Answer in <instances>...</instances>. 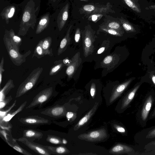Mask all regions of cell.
Masks as SVG:
<instances>
[{"mask_svg": "<svg viewBox=\"0 0 155 155\" xmlns=\"http://www.w3.org/2000/svg\"><path fill=\"white\" fill-rule=\"evenodd\" d=\"M3 39L7 53L13 63L15 65L20 66L25 62L26 57L30 55L31 51L29 50L24 54H21L13 47L7 32H5Z\"/></svg>", "mask_w": 155, "mask_h": 155, "instance_id": "cell-1", "label": "cell"}, {"mask_svg": "<svg viewBox=\"0 0 155 155\" xmlns=\"http://www.w3.org/2000/svg\"><path fill=\"white\" fill-rule=\"evenodd\" d=\"M155 100V96L152 94L147 95L144 98L140 108L138 111L136 117L140 125L143 127L146 125L149 114Z\"/></svg>", "mask_w": 155, "mask_h": 155, "instance_id": "cell-2", "label": "cell"}, {"mask_svg": "<svg viewBox=\"0 0 155 155\" xmlns=\"http://www.w3.org/2000/svg\"><path fill=\"white\" fill-rule=\"evenodd\" d=\"M43 70L42 68L38 67L31 72L26 79L19 86L16 92L15 97H21L34 86Z\"/></svg>", "mask_w": 155, "mask_h": 155, "instance_id": "cell-3", "label": "cell"}, {"mask_svg": "<svg viewBox=\"0 0 155 155\" xmlns=\"http://www.w3.org/2000/svg\"><path fill=\"white\" fill-rule=\"evenodd\" d=\"M107 137L106 130L102 128L81 134L78 137L79 139L90 142H96L103 140Z\"/></svg>", "mask_w": 155, "mask_h": 155, "instance_id": "cell-4", "label": "cell"}, {"mask_svg": "<svg viewBox=\"0 0 155 155\" xmlns=\"http://www.w3.org/2000/svg\"><path fill=\"white\" fill-rule=\"evenodd\" d=\"M82 40L84 54L87 57L91 54L94 51V39L91 31L87 29L85 31Z\"/></svg>", "mask_w": 155, "mask_h": 155, "instance_id": "cell-5", "label": "cell"}, {"mask_svg": "<svg viewBox=\"0 0 155 155\" xmlns=\"http://www.w3.org/2000/svg\"><path fill=\"white\" fill-rule=\"evenodd\" d=\"M52 92V87H50L43 90L35 97L32 101L26 108H28L35 107L45 102L51 96Z\"/></svg>", "mask_w": 155, "mask_h": 155, "instance_id": "cell-6", "label": "cell"}, {"mask_svg": "<svg viewBox=\"0 0 155 155\" xmlns=\"http://www.w3.org/2000/svg\"><path fill=\"white\" fill-rule=\"evenodd\" d=\"M17 141L24 144L36 153L42 155H49L50 154L42 145L33 143L27 138L22 137L17 139Z\"/></svg>", "mask_w": 155, "mask_h": 155, "instance_id": "cell-7", "label": "cell"}, {"mask_svg": "<svg viewBox=\"0 0 155 155\" xmlns=\"http://www.w3.org/2000/svg\"><path fill=\"white\" fill-rule=\"evenodd\" d=\"M80 54L79 52H77L72 58L70 64L68 66L66 72L69 79L72 77L81 62Z\"/></svg>", "mask_w": 155, "mask_h": 155, "instance_id": "cell-8", "label": "cell"}, {"mask_svg": "<svg viewBox=\"0 0 155 155\" xmlns=\"http://www.w3.org/2000/svg\"><path fill=\"white\" fill-rule=\"evenodd\" d=\"M140 86V84L136 85L128 92L124 97L121 102L120 109L122 110H125L130 106V103Z\"/></svg>", "mask_w": 155, "mask_h": 155, "instance_id": "cell-9", "label": "cell"}, {"mask_svg": "<svg viewBox=\"0 0 155 155\" xmlns=\"http://www.w3.org/2000/svg\"><path fill=\"white\" fill-rule=\"evenodd\" d=\"M113 154L127 153L129 155L135 154L134 150L132 147L126 145L119 144L113 147L109 151Z\"/></svg>", "mask_w": 155, "mask_h": 155, "instance_id": "cell-10", "label": "cell"}, {"mask_svg": "<svg viewBox=\"0 0 155 155\" xmlns=\"http://www.w3.org/2000/svg\"><path fill=\"white\" fill-rule=\"evenodd\" d=\"M21 123L28 125H39L48 124L49 120L38 116H31L22 118L20 119Z\"/></svg>", "mask_w": 155, "mask_h": 155, "instance_id": "cell-11", "label": "cell"}, {"mask_svg": "<svg viewBox=\"0 0 155 155\" xmlns=\"http://www.w3.org/2000/svg\"><path fill=\"white\" fill-rule=\"evenodd\" d=\"M132 81L130 79L119 85L113 91L110 99V102L111 103L120 96Z\"/></svg>", "mask_w": 155, "mask_h": 155, "instance_id": "cell-12", "label": "cell"}, {"mask_svg": "<svg viewBox=\"0 0 155 155\" xmlns=\"http://www.w3.org/2000/svg\"><path fill=\"white\" fill-rule=\"evenodd\" d=\"M99 103H96L94 106L75 125L74 130H76L86 123L96 111Z\"/></svg>", "mask_w": 155, "mask_h": 155, "instance_id": "cell-13", "label": "cell"}, {"mask_svg": "<svg viewBox=\"0 0 155 155\" xmlns=\"http://www.w3.org/2000/svg\"><path fill=\"white\" fill-rule=\"evenodd\" d=\"M65 109L63 107L56 106L48 109L41 113L51 117H57L63 115Z\"/></svg>", "mask_w": 155, "mask_h": 155, "instance_id": "cell-14", "label": "cell"}, {"mask_svg": "<svg viewBox=\"0 0 155 155\" xmlns=\"http://www.w3.org/2000/svg\"><path fill=\"white\" fill-rule=\"evenodd\" d=\"M69 4H67L62 9L58 18V27L61 31L64 27L68 16Z\"/></svg>", "mask_w": 155, "mask_h": 155, "instance_id": "cell-15", "label": "cell"}, {"mask_svg": "<svg viewBox=\"0 0 155 155\" xmlns=\"http://www.w3.org/2000/svg\"><path fill=\"white\" fill-rule=\"evenodd\" d=\"M72 25H71L68 29L65 36L60 42L59 47L58 51V55H60L66 49L68 46L70 44L71 38L70 37V32Z\"/></svg>", "mask_w": 155, "mask_h": 155, "instance_id": "cell-16", "label": "cell"}, {"mask_svg": "<svg viewBox=\"0 0 155 155\" xmlns=\"http://www.w3.org/2000/svg\"><path fill=\"white\" fill-rule=\"evenodd\" d=\"M8 34L13 47L19 51V47L22 44V39L15 35L13 30H11Z\"/></svg>", "mask_w": 155, "mask_h": 155, "instance_id": "cell-17", "label": "cell"}, {"mask_svg": "<svg viewBox=\"0 0 155 155\" xmlns=\"http://www.w3.org/2000/svg\"><path fill=\"white\" fill-rule=\"evenodd\" d=\"M42 146L47 150L50 153L64 154L68 153L69 152L66 147L63 146L54 147L48 146Z\"/></svg>", "mask_w": 155, "mask_h": 155, "instance_id": "cell-18", "label": "cell"}, {"mask_svg": "<svg viewBox=\"0 0 155 155\" xmlns=\"http://www.w3.org/2000/svg\"><path fill=\"white\" fill-rule=\"evenodd\" d=\"M15 87L13 80L11 79L9 80L5 85L0 91V100L1 101L4 100L6 95L11 89Z\"/></svg>", "mask_w": 155, "mask_h": 155, "instance_id": "cell-19", "label": "cell"}, {"mask_svg": "<svg viewBox=\"0 0 155 155\" xmlns=\"http://www.w3.org/2000/svg\"><path fill=\"white\" fill-rule=\"evenodd\" d=\"M52 40L50 37H47L43 39L42 48L45 55H53L52 49L51 48Z\"/></svg>", "mask_w": 155, "mask_h": 155, "instance_id": "cell-20", "label": "cell"}, {"mask_svg": "<svg viewBox=\"0 0 155 155\" xmlns=\"http://www.w3.org/2000/svg\"><path fill=\"white\" fill-rule=\"evenodd\" d=\"M42 136L43 134L40 132L33 130H24L23 137L27 139H40Z\"/></svg>", "mask_w": 155, "mask_h": 155, "instance_id": "cell-21", "label": "cell"}, {"mask_svg": "<svg viewBox=\"0 0 155 155\" xmlns=\"http://www.w3.org/2000/svg\"><path fill=\"white\" fill-rule=\"evenodd\" d=\"M43 39L40 40L35 47L33 54L32 57L35 56L40 58L45 55L42 48Z\"/></svg>", "mask_w": 155, "mask_h": 155, "instance_id": "cell-22", "label": "cell"}, {"mask_svg": "<svg viewBox=\"0 0 155 155\" xmlns=\"http://www.w3.org/2000/svg\"><path fill=\"white\" fill-rule=\"evenodd\" d=\"M127 5L137 13H140L141 9L138 0H124Z\"/></svg>", "mask_w": 155, "mask_h": 155, "instance_id": "cell-23", "label": "cell"}, {"mask_svg": "<svg viewBox=\"0 0 155 155\" xmlns=\"http://www.w3.org/2000/svg\"><path fill=\"white\" fill-rule=\"evenodd\" d=\"M48 23V17L47 16L43 17L40 21L36 30V33L39 34L47 27Z\"/></svg>", "mask_w": 155, "mask_h": 155, "instance_id": "cell-24", "label": "cell"}, {"mask_svg": "<svg viewBox=\"0 0 155 155\" xmlns=\"http://www.w3.org/2000/svg\"><path fill=\"white\" fill-rule=\"evenodd\" d=\"M27 101H25L16 110L8 114L2 119V120L5 122H8L16 114L21 111L25 106Z\"/></svg>", "mask_w": 155, "mask_h": 155, "instance_id": "cell-25", "label": "cell"}, {"mask_svg": "<svg viewBox=\"0 0 155 155\" xmlns=\"http://www.w3.org/2000/svg\"><path fill=\"white\" fill-rule=\"evenodd\" d=\"M119 20L123 28L126 31L128 32L135 31V29L134 26L128 21L122 18H120Z\"/></svg>", "mask_w": 155, "mask_h": 155, "instance_id": "cell-26", "label": "cell"}, {"mask_svg": "<svg viewBox=\"0 0 155 155\" xmlns=\"http://www.w3.org/2000/svg\"><path fill=\"white\" fill-rule=\"evenodd\" d=\"M107 27L124 32L122 26L120 22L116 21H107L105 25Z\"/></svg>", "mask_w": 155, "mask_h": 155, "instance_id": "cell-27", "label": "cell"}, {"mask_svg": "<svg viewBox=\"0 0 155 155\" xmlns=\"http://www.w3.org/2000/svg\"><path fill=\"white\" fill-rule=\"evenodd\" d=\"M100 29L103 31L107 32L110 35L118 36H122L124 32L120 31L109 28L104 25L101 26Z\"/></svg>", "mask_w": 155, "mask_h": 155, "instance_id": "cell-28", "label": "cell"}, {"mask_svg": "<svg viewBox=\"0 0 155 155\" xmlns=\"http://www.w3.org/2000/svg\"><path fill=\"white\" fill-rule=\"evenodd\" d=\"M13 142L12 143H9L7 142L9 146L12 147L14 149L19 152V153L25 155H31V154L26 151L22 147H21L15 141L13 140Z\"/></svg>", "mask_w": 155, "mask_h": 155, "instance_id": "cell-29", "label": "cell"}, {"mask_svg": "<svg viewBox=\"0 0 155 155\" xmlns=\"http://www.w3.org/2000/svg\"><path fill=\"white\" fill-rule=\"evenodd\" d=\"M64 65L62 61L55 64L50 69L49 75L51 76L56 74Z\"/></svg>", "mask_w": 155, "mask_h": 155, "instance_id": "cell-30", "label": "cell"}, {"mask_svg": "<svg viewBox=\"0 0 155 155\" xmlns=\"http://www.w3.org/2000/svg\"><path fill=\"white\" fill-rule=\"evenodd\" d=\"M46 140L54 144H61L63 143V140L56 136L51 135H48L46 139Z\"/></svg>", "mask_w": 155, "mask_h": 155, "instance_id": "cell-31", "label": "cell"}, {"mask_svg": "<svg viewBox=\"0 0 155 155\" xmlns=\"http://www.w3.org/2000/svg\"><path fill=\"white\" fill-rule=\"evenodd\" d=\"M144 148L147 151H155V140L147 143L145 146Z\"/></svg>", "mask_w": 155, "mask_h": 155, "instance_id": "cell-32", "label": "cell"}, {"mask_svg": "<svg viewBox=\"0 0 155 155\" xmlns=\"http://www.w3.org/2000/svg\"><path fill=\"white\" fill-rule=\"evenodd\" d=\"M145 138L147 139L155 138V127L149 130L146 134Z\"/></svg>", "mask_w": 155, "mask_h": 155, "instance_id": "cell-33", "label": "cell"}, {"mask_svg": "<svg viewBox=\"0 0 155 155\" xmlns=\"http://www.w3.org/2000/svg\"><path fill=\"white\" fill-rule=\"evenodd\" d=\"M16 103V101L14 102L13 104L9 107V108L5 111H0V120L3 119V118L5 116L8 114V113L9 112L11 109L15 105Z\"/></svg>", "mask_w": 155, "mask_h": 155, "instance_id": "cell-34", "label": "cell"}, {"mask_svg": "<svg viewBox=\"0 0 155 155\" xmlns=\"http://www.w3.org/2000/svg\"><path fill=\"white\" fill-rule=\"evenodd\" d=\"M102 14H94L91 15L89 18V20L93 21L96 22L100 19L102 16Z\"/></svg>", "mask_w": 155, "mask_h": 155, "instance_id": "cell-35", "label": "cell"}, {"mask_svg": "<svg viewBox=\"0 0 155 155\" xmlns=\"http://www.w3.org/2000/svg\"><path fill=\"white\" fill-rule=\"evenodd\" d=\"M4 63V58L3 57H2L0 63V85H1L2 80V74L5 70L3 68Z\"/></svg>", "mask_w": 155, "mask_h": 155, "instance_id": "cell-36", "label": "cell"}, {"mask_svg": "<svg viewBox=\"0 0 155 155\" xmlns=\"http://www.w3.org/2000/svg\"><path fill=\"white\" fill-rule=\"evenodd\" d=\"M83 8L84 11L88 12H92L95 9V7L92 5H85Z\"/></svg>", "mask_w": 155, "mask_h": 155, "instance_id": "cell-37", "label": "cell"}, {"mask_svg": "<svg viewBox=\"0 0 155 155\" xmlns=\"http://www.w3.org/2000/svg\"><path fill=\"white\" fill-rule=\"evenodd\" d=\"M114 60L113 56L109 55L106 57L103 60V62L104 64L109 65Z\"/></svg>", "mask_w": 155, "mask_h": 155, "instance_id": "cell-38", "label": "cell"}, {"mask_svg": "<svg viewBox=\"0 0 155 155\" xmlns=\"http://www.w3.org/2000/svg\"><path fill=\"white\" fill-rule=\"evenodd\" d=\"M12 98L11 97H8L6 99H5L4 100L0 101V109L4 107L7 104L9 103L10 101L12 100Z\"/></svg>", "mask_w": 155, "mask_h": 155, "instance_id": "cell-39", "label": "cell"}, {"mask_svg": "<svg viewBox=\"0 0 155 155\" xmlns=\"http://www.w3.org/2000/svg\"><path fill=\"white\" fill-rule=\"evenodd\" d=\"M81 37L80 30L79 28H77L74 36V40L76 42H79Z\"/></svg>", "mask_w": 155, "mask_h": 155, "instance_id": "cell-40", "label": "cell"}, {"mask_svg": "<svg viewBox=\"0 0 155 155\" xmlns=\"http://www.w3.org/2000/svg\"><path fill=\"white\" fill-rule=\"evenodd\" d=\"M96 86L94 83H92L90 89V94L92 97L94 98L96 93Z\"/></svg>", "mask_w": 155, "mask_h": 155, "instance_id": "cell-41", "label": "cell"}, {"mask_svg": "<svg viewBox=\"0 0 155 155\" xmlns=\"http://www.w3.org/2000/svg\"><path fill=\"white\" fill-rule=\"evenodd\" d=\"M114 127L118 132L122 134L126 133V130L124 127L117 125H114Z\"/></svg>", "mask_w": 155, "mask_h": 155, "instance_id": "cell-42", "label": "cell"}, {"mask_svg": "<svg viewBox=\"0 0 155 155\" xmlns=\"http://www.w3.org/2000/svg\"><path fill=\"white\" fill-rule=\"evenodd\" d=\"M30 17V13L28 12H25L23 14L22 20L24 22H26L29 20Z\"/></svg>", "mask_w": 155, "mask_h": 155, "instance_id": "cell-43", "label": "cell"}, {"mask_svg": "<svg viewBox=\"0 0 155 155\" xmlns=\"http://www.w3.org/2000/svg\"><path fill=\"white\" fill-rule=\"evenodd\" d=\"M74 116V114L72 112H68L66 114V117L68 121H70L71 119H72Z\"/></svg>", "mask_w": 155, "mask_h": 155, "instance_id": "cell-44", "label": "cell"}, {"mask_svg": "<svg viewBox=\"0 0 155 155\" xmlns=\"http://www.w3.org/2000/svg\"><path fill=\"white\" fill-rule=\"evenodd\" d=\"M155 117V107L150 113L149 117V119H152Z\"/></svg>", "mask_w": 155, "mask_h": 155, "instance_id": "cell-45", "label": "cell"}, {"mask_svg": "<svg viewBox=\"0 0 155 155\" xmlns=\"http://www.w3.org/2000/svg\"><path fill=\"white\" fill-rule=\"evenodd\" d=\"M71 60H70L68 58H66L64 59L63 60V62L65 65H66L68 66L71 63Z\"/></svg>", "mask_w": 155, "mask_h": 155, "instance_id": "cell-46", "label": "cell"}, {"mask_svg": "<svg viewBox=\"0 0 155 155\" xmlns=\"http://www.w3.org/2000/svg\"><path fill=\"white\" fill-rule=\"evenodd\" d=\"M15 12V9L14 8H12L10 10V12L8 15V18H11L14 15Z\"/></svg>", "mask_w": 155, "mask_h": 155, "instance_id": "cell-47", "label": "cell"}, {"mask_svg": "<svg viewBox=\"0 0 155 155\" xmlns=\"http://www.w3.org/2000/svg\"><path fill=\"white\" fill-rule=\"evenodd\" d=\"M105 49V47H102L100 48L99 50L97 51V53L98 54H101L102 52H103Z\"/></svg>", "mask_w": 155, "mask_h": 155, "instance_id": "cell-48", "label": "cell"}, {"mask_svg": "<svg viewBox=\"0 0 155 155\" xmlns=\"http://www.w3.org/2000/svg\"><path fill=\"white\" fill-rule=\"evenodd\" d=\"M149 8L153 10L155 12V5H151L149 6Z\"/></svg>", "mask_w": 155, "mask_h": 155, "instance_id": "cell-49", "label": "cell"}, {"mask_svg": "<svg viewBox=\"0 0 155 155\" xmlns=\"http://www.w3.org/2000/svg\"><path fill=\"white\" fill-rule=\"evenodd\" d=\"M152 80L154 85H155V76H153L152 77Z\"/></svg>", "mask_w": 155, "mask_h": 155, "instance_id": "cell-50", "label": "cell"}, {"mask_svg": "<svg viewBox=\"0 0 155 155\" xmlns=\"http://www.w3.org/2000/svg\"></svg>", "mask_w": 155, "mask_h": 155, "instance_id": "cell-51", "label": "cell"}]
</instances>
